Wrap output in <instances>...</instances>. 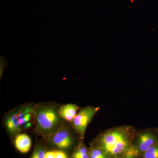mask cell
<instances>
[{"label": "cell", "instance_id": "1", "mask_svg": "<svg viewBox=\"0 0 158 158\" xmlns=\"http://www.w3.org/2000/svg\"><path fill=\"white\" fill-rule=\"evenodd\" d=\"M135 136L132 127H117L102 133L92 145L100 148L107 158H120L131 147Z\"/></svg>", "mask_w": 158, "mask_h": 158}, {"label": "cell", "instance_id": "2", "mask_svg": "<svg viewBox=\"0 0 158 158\" xmlns=\"http://www.w3.org/2000/svg\"><path fill=\"white\" fill-rule=\"evenodd\" d=\"M34 116L37 131L43 136L48 137L60 127L59 110L52 106L40 105L34 109Z\"/></svg>", "mask_w": 158, "mask_h": 158}, {"label": "cell", "instance_id": "3", "mask_svg": "<svg viewBox=\"0 0 158 158\" xmlns=\"http://www.w3.org/2000/svg\"><path fill=\"white\" fill-rule=\"evenodd\" d=\"M34 109L32 106H24L13 110L7 115L6 125L9 132L18 134L23 130L31 127Z\"/></svg>", "mask_w": 158, "mask_h": 158}, {"label": "cell", "instance_id": "4", "mask_svg": "<svg viewBox=\"0 0 158 158\" xmlns=\"http://www.w3.org/2000/svg\"><path fill=\"white\" fill-rule=\"evenodd\" d=\"M48 144L54 150L67 152L74 150L76 140L70 130L65 127H60L56 131L47 137Z\"/></svg>", "mask_w": 158, "mask_h": 158}, {"label": "cell", "instance_id": "5", "mask_svg": "<svg viewBox=\"0 0 158 158\" xmlns=\"http://www.w3.org/2000/svg\"><path fill=\"white\" fill-rule=\"evenodd\" d=\"M99 109V107L87 106L79 111L72 121L74 129L79 134L81 139L85 136L88 124L95 116Z\"/></svg>", "mask_w": 158, "mask_h": 158}, {"label": "cell", "instance_id": "6", "mask_svg": "<svg viewBox=\"0 0 158 158\" xmlns=\"http://www.w3.org/2000/svg\"><path fill=\"white\" fill-rule=\"evenodd\" d=\"M157 144H158L157 131L156 129H148L139 134L136 138L135 136L132 145L141 156L150 148Z\"/></svg>", "mask_w": 158, "mask_h": 158}, {"label": "cell", "instance_id": "7", "mask_svg": "<svg viewBox=\"0 0 158 158\" xmlns=\"http://www.w3.org/2000/svg\"><path fill=\"white\" fill-rule=\"evenodd\" d=\"M15 145L16 149L22 153L28 152L31 149L32 141L31 138L26 134H19L15 140Z\"/></svg>", "mask_w": 158, "mask_h": 158}, {"label": "cell", "instance_id": "8", "mask_svg": "<svg viewBox=\"0 0 158 158\" xmlns=\"http://www.w3.org/2000/svg\"><path fill=\"white\" fill-rule=\"evenodd\" d=\"M78 107L73 104L64 105L59 110V113L61 118L67 121L72 122L77 114Z\"/></svg>", "mask_w": 158, "mask_h": 158}, {"label": "cell", "instance_id": "9", "mask_svg": "<svg viewBox=\"0 0 158 158\" xmlns=\"http://www.w3.org/2000/svg\"><path fill=\"white\" fill-rule=\"evenodd\" d=\"M70 158H90V149L83 141H81L77 144Z\"/></svg>", "mask_w": 158, "mask_h": 158}, {"label": "cell", "instance_id": "10", "mask_svg": "<svg viewBox=\"0 0 158 158\" xmlns=\"http://www.w3.org/2000/svg\"><path fill=\"white\" fill-rule=\"evenodd\" d=\"M48 150L46 144L37 143L35 144L30 158H45L46 153Z\"/></svg>", "mask_w": 158, "mask_h": 158}, {"label": "cell", "instance_id": "11", "mask_svg": "<svg viewBox=\"0 0 158 158\" xmlns=\"http://www.w3.org/2000/svg\"><path fill=\"white\" fill-rule=\"evenodd\" d=\"M140 158H158V144L148 149L139 157Z\"/></svg>", "mask_w": 158, "mask_h": 158}, {"label": "cell", "instance_id": "12", "mask_svg": "<svg viewBox=\"0 0 158 158\" xmlns=\"http://www.w3.org/2000/svg\"><path fill=\"white\" fill-rule=\"evenodd\" d=\"M90 149V158H107L103 152L95 145H91Z\"/></svg>", "mask_w": 158, "mask_h": 158}, {"label": "cell", "instance_id": "13", "mask_svg": "<svg viewBox=\"0 0 158 158\" xmlns=\"http://www.w3.org/2000/svg\"><path fill=\"white\" fill-rule=\"evenodd\" d=\"M54 150L55 153V158H69L67 153L65 152L57 150Z\"/></svg>", "mask_w": 158, "mask_h": 158}, {"label": "cell", "instance_id": "14", "mask_svg": "<svg viewBox=\"0 0 158 158\" xmlns=\"http://www.w3.org/2000/svg\"><path fill=\"white\" fill-rule=\"evenodd\" d=\"M0 66H1V78L2 77V74L3 70H4V68H6V64H7V61L5 57L1 56L0 58Z\"/></svg>", "mask_w": 158, "mask_h": 158}, {"label": "cell", "instance_id": "15", "mask_svg": "<svg viewBox=\"0 0 158 158\" xmlns=\"http://www.w3.org/2000/svg\"><path fill=\"white\" fill-rule=\"evenodd\" d=\"M45 158H55V153L54 150H48L46 153Z\"/></svg>", "mask_w": 158, "mask_h": 158}, {"label": "cell", "instance_id": "16", "mask_svg": "<svg viewBox=\"0 0 158 158\" xmlns=\"http://www.w3.org/2000/svg\"><path fill=\"white\" fill-rule=\"evenodd\" d=\"M120 158H140L139 157H135L132 156H123Z\"/></svg>", "mask_w": 158, "mask_h": 158}, {"label": "cell", "instance_id": "17", "mask_svg": "<svg viewBox=\"0 0 158 158\" xmlns=\"http://www.w3.org/2000/svg\"><path fill=\"white\" fill-rule=\"evenodd\" d=\"M156 130L157 131V132L158 133V127L156 128Z\"/></svg>", "mask_w": 158, "mask_h": 158}]
</instances>
